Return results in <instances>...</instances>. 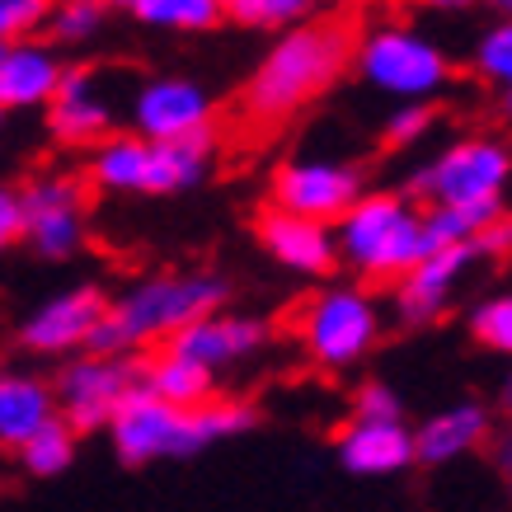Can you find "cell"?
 <instances>
[{
	"label": "cell",
	"mask_w": 512,
	"mask_h": 512,
	"mask_svg": "<svg viewBox=\"0 0 512 512\" xmlns=\"http://www.w3.org/2000/svg\"><path fill=\"white\" fill-rule=\"evenodd\" d=\"M226 306V282L221 278H160L141 282L118 306H104L99 325L90 329V353H137L146 343L165 339L179 325L212 315Z\"/></svg>",
	"instance_id": "7a4b0ae2"
},
{
	"label": "cell",
	"mask_w": 512,
	"mask_h": 512,
	"mask_svg": "<svg viewBox=\"0 0 512 512\" xmlns=\"http://www.w3.org/2000/svg\"><path fill=\"white\" fill-rule=\"evenodd\" d=\"M141 386V357H85V362H71L57 381V400L66 409V423L71 428H104L113 419V409L123 404L127 390Z\"/></svg>",
	"instance_id": "8992f818"
},
{
	"label": "cell",
	"mask_w": 512,
	"mask_h": 512,
	"mask_svg": "<svg viewBox=\"0 0 512 512\" xmlns=\"http://www.w3.org/2000/svg\"><path fill=\"white\" fill-rule=\"evenodd\" d=\"M104 306H109V301H104L99 292L57 296V301H47L43 311L24 325V343L38 348V353H66V348H76V343L90 339V329L99 325Z\"/></svg>",
	"instance_id": "e0dca14e"
},
{
	"label": "cell",
	"mask_w": 512,
	"mask_h": 512,
	"mask_svg": "<svg viewBox=\"0 0 512 512\" xmlns=\"http://www.w3.org/2000/svg\"><path fill=\"white\" fill-rule=\"evenodd\" d=\"M132 10L146 24H165V29H212L226 15V0H137Z\"/></svg>",
	"instance_id": "4316f807"
},
{
	"label": "cell",
	"mask_w": 512,
	"mask_h": 512,
	"mask_svg": "<svg viewBox=\"0 0 512 512\" xmlns=\"http://www.w3.org/2000/svg\"><path fill=\"white\" fill-rule=\"evenodd\" d=\"M376 306L362 292H325L301 315V334L315 362L348 367L376 343Z\"/></svg>",
	"instance_id": "5b68a950"
},
{
	"label": "cell",
	"mask_w": 512,
	"mask_h": 512,
	"mask_svg": "<svg viewBox=\"0 0 512 512\" xmlns=\"http://www.w3.org/2000/svg\"><path fill=\"white\" fill-rule=\"evenodd\" d=\"M94 184L118 188V193H141L146 188V141L137 137H113L104 141V151L94 156Z\"/></svg>",
	"instance_id": "d4e9b609"
},
{
	"label": "cell",
	"mask_w": 512,
	"mask_h": 512,
	"mask_svg": "<svg viewBox=\"0 0 512 512\" xmlns=\"http://www.w3.org/2000/svg\"><path fill=\"white\" fill-rule=\"evenodd\" d=\"M428 5H433V10H466L470 0H428Z\"/></svg>",
	"instance_id": "d590c367"
},
{
	"label": "cell",
	"mask_w": 512,
	"mask_h": 512,
	"mask_svg": "<svg viewBox=\"0 0 512 512\" xmlns=\"http://www.w3.org/2000/svg\"><path fill=\"white\" fill-rule=\"evenodd\" d=\"M24 235V207H19V193L0 188V249H10Z\"/></svg>",
	"instance_id": "e575fe53"
},
{
	"label": "cell",
	"mask_w": 512,
	"mask_h": 512,
	"mask_svg": "<svg viewBox=\"0 0 512 512\" xmlns=\"http://www.w3.org/2000/svg\"><path fill=\"white\" fill-rule=\"evenodd\" d=\"M357 198V174L343 165H325V160H296L273 179V207L296 212V217L334 221L348 212V202Z\"/></svg>",
	"instance_id": "30bf717a"
},
{
	"label": "cell",
	"mask_w": 512,
	"mask_h": 512,
	"mask_svg": "<svg viewBox=\"0 0 512 512\" xmlns=\"http://www.w3.org/2000/svg\"><path fill=\"white\" fill-rule=\"evenodd\" d=\"M357 47V19L348 10L320 24H301L278 43V52H268V62L259 66V76L245 90V118L254 123H278L292 118L301 104H311L329 80L339 76Z\"/></svg>",
	"instance_id": "6da1fadb"
},
{
	"label": "cell",
	"mask_w": 512,
	"mask_h": 512,
	"mask_svg": "<svg viewBox=\"0 0 512 512\" xmlns=\"http://www.w3.org/2000/svg\"><path fill=\"white\" fill-rule=\"evenodd\" d=\"M212 160V127L188 132V137H146V188L141 193H174V188L198 184Z\"/></svg>",
	"instance_id": "d6986e66"
},
{
	"label": "cell",
	"mask_w": 512,
	"mask_h": 512,
	"mask_svg": "<svg viewBox=\"0 0 512 512\" xmlns=\"http://www.w3.org/2000/svg\"><path fill=\"white\" fill-rule=\"evenodd\" d=\"M52 15V0H0V38H24Z\"/></svg>",
	"instance_id": "4dcf8cb0"
},
{
	"label": "cell",
	"mask_w": 512,
	"mask_h": 512,
	"mask_svg": "<svg viewBox=\"0 0 512 512\" xmlns=\"http://www.w3.org/2000/svg\"><path fill=\"white\" fill-rule=\"evenodd\" d=\"M141 386L160 395L165 404H174V409H188V404H202L212 395V367L165 348V353L141 362Z\"/></svg>",
	"instance_id": "44dd1931"
},
{
	"label": "cell",
	"mask_w": 512,
	"mask_h": 512,
	"mask_svg": "<svg viewBox=\"0 0 512 512\" xmlns=\"http://www.w3.org/2000/svg\"><path fill=\"white\" fill-rule=\"evenodd\" d=\"M339 245L367 278H400L404 268L423 254L419 212L404 198H390V193L353 198L348 212H343Z\"/></svg>",
	"instance_id": "3957f363"
},
{
	"label": "cell",
	"mask_w": 512,
	"mask_h": 512,
	"mask_svg": "<svg viewBox=\"0 0 512 512\" xmlns=\"http://www.w3.org/2000/svg\"><path fill=\"white\" fill-rule=\"evenodd\" d=\"M71 451H76V428L66 419H52L38 423L24 442H19V456H24V466L33 470V475H57V470L71 466Z\"/></svg>",
	"instance_id": "484cf974"
},
{
	"label": "cell",
	"mask_w": 512,
	"mask_h": 512,
	"mask_svg": "<svg viewBox=\"0 0 512 512\" xmlns=\"http://www.w3.org/2000/svg\"><path fill=\"white\" fill-rule=\"evenodd\" d=\"M264 339H268V329L259 320H217V311H212V315H198V320L179 325L174 334H165V348H174V353H184L217 372V367L235 362V357H249Z\"/></svg>",
	"instance_id": "8fae6325"
},
{
	"label": "cell",
	"mask_w": 512,
	"mask_h": 512,
	"mask_svg": "<svg viewBox=\"0 0 512 512\" xmlns=\"http://www.w3.org/2000/svg\"><path fill=\"white\" fill-rule=\"evenodd\" d=\"M357 62L376 90L404 94V99L442 90V80L451 76L447 57L414 29H376L372 38L357 43Z\"/></svg>",
	"instance_id": "277c9868"
},
{
	"label": "cell",
	"mask_w": 512,
	"mask_h": 512,
	"mask_svg": "<svg viewBox=\"0 0 512 512\" xmlns=\"http://www.w3.org/2000/svg\"><path fill=\"white\" fill-rule=\"evenodd\" d=\"M47 104H52V137L66 146H90V141L109 137L113 113L104 104V94L94 90L90 71H62Z\"/></svg>",
	"instance_id": "4fadbf2b"
},
{
	"label": "cell",
	"mask_w": 512,
	"mask_h": 512,
	"mask_svg": "<svg viewBox=\"0 0 512 512\" xmlns=\"http://www.w3.org/2000/svg\"><path fill=\"white\" fill-rule=\"evenodd\" d=\"M113 5H137V0H113Z\"/></svg>",
	"instance_id": "8d00e7d4"
},
{
	"label": "cell",
	"mask_w": 512,
	"mask_h": 512,
	"mask_svg": "<svg viewBox=\"0 0 512 512\" xmlns=\"http://www.w3.org/2000/svg\"><path fill=\"white\" fill-rule=\"evenodd\" d=\"M52 29H57V38H66V43L90 38V33L99 29V0H66L62 10L52 15Z\"/></svg>",
	"instance_id": "1f68e13d"
},
{
	"label": "cell",
	"mask_w": 512,
	"mask_h": 512,
	"mask_svg": "<svg viewBox=\"0 0 512 512\" xmlns=\"http://www.w3.org/2000/svg\"><path fill=\"white\" fill-rule=\"evenodd\" d=\"M57 414L52 390L33 376H5L0 381V447H19L24 437Z\"/></svg>",
	"instance_id": "7402d4cb"
},
{
	"label": "cell",
	"mask_w": 512,
	"mask_h": 512,
	"mask_svg": "<svg viewBox=\"0 0 512 512\" xmlns=\"http://www.w3.org/2000/svg\"><path fill=\"white\" fill-rule=\"evenodd\" d=\"M62 66L52 62V52L24 38H0V109H33L47 104V94L57 90Z\"/></svg>",
	"instance_id": "2e32d148"
},
{
	"label": "cell",
	"mask_w": 512,
	"mask_h": 512,
	"mask_svg": "<svg viewBox=\"0 0 512 512\" xmlns=\"http://www.w3.org/2000/svg\"><path fill=\"white\" fill-rule=\"evenodd\" d=\"M357 419H400V404L386 386H362L357 395Z\"/></svg>",
	"instance_id": "836d02e7"
},
{
	"label": "cell",
	"mask_w": 512,
	"mask_h": 512,
	"mask_svg": "<svg viewBox=\"0 0 512 512\" xmlns=\"http://www.w3.org/2000/svg\"><path fill=\"white\" fill-rule=\"evenodd\" d=\"M137 127L151 141L188 137V132L212 127V104H207V94H202L198 85H188V80H151V85L137 94Z\"/></svg>",
	"instance_id": "7c38bea8"
},
{
	"label": "cell",
	"mask_w": 512,
	"mask_h": 512,
	"mask_svg": "<svg viewBox=\"0 0 512 512\" xmlns=\"http://www.w3.org/2000/svg\"><path fill=\"white\" fill-rule=\"evenodd\" d=\"M503 217V202L480 198V202H437L428 217H419L423 226V254L442 245H470L489 221Z\"/></svg>",
	"instance_id": "603a6c76"
},
{
	"label": "cell",
	"mask_w": 512,
	"mask_h": 512,
	"mask_svg": "<svg viewBox=\"0 0 512 512\" xmlns=\"http://www.w3.org/2000/svg\"><path fill=\"white\" fill-rule=\"evenodd\" d=\"M484 433H489V414H484L480 404H456L447 414L428 419V428H419L414 456H419L423 466H442V461H456L470 447H480Z\"/></svg>",
	"instance_id": "ffe728a7"
},
{
	"label": "cell",
	"mask_w": 512,
	"mask_h": 512,
	"mask_svg": "<svg viewBox=\"0 0 512 512\" xmlns=\"http://www.w3.org/2000/svg\"><path fill=\"white\" fill-rule=\"evenodd\" d=\"M494 5H503V10H508V0H494Z\"/></svg>",
	"instance_id": "74e56055"
},
{
	"label": "cell",
	"mask_w": 512,
	"mask_h": 512,
	"mask_svg": "<svg viewBox=\"0 0 512 512\" xmlns=\"http://www.w3.org/2000/svg\"><path fill=\"white\" fill-rule=\"evenodd\" d=\"M475 249L470 245H442V249H428V254H419L414 264L400 273V311L404 320H433L437 311H442V301H447L451 282H456V273H461V264H466Z\"/></svg>",
	"instance_id": "ac0fdd59"
},
{
	"label": "cell",
	"mask_w": 512,
	"mask_h": 512,
	"mask_svg": "<svg viewBox=\"0 0 512 512\" xmlns=\"http://www.w3.org/2000/svg\"><path fill=\"white\" fill-rule=\"evenodd\" d=\"M85 193H80L76 179H33L24 193H19V207H24V235L33 245L62 259L80 245V231H85Z\"/></svg>",
	"instance_id": "9c48e42d"
},
{
	"label": "cell",
	"mask_w": 512,
	"mask_h": 512,
	"mask_svg": "<svg viewBox=\"0 0 512 512\" xmlns=\"http://www.w3.org/2000/svg\"><path fill=\"white\" fill-rule=\"evenodd\" d=\"M113 442L127 466H146L156 456H184V409L165 404L146 386L127 390L113 409Z\"/></svg>",
	"instance_id": "ba28073f"
},
{
	"label": "cell",
	"mask_w": 512,
	"mask_h": 512,
	"mask_svg": "<svg viewBox=\"0 0 512 512\" xmlns=\"http://www.w3.org/2000/svg\"><path fill=\"white\" fill-rule=\"evenodd\" d=\"M508 184V151L498 141H461L447 156H437V165L414 179V193L433 202H480V198H503Z\"/></svg>",
	"instance_id": "52a82bcc"
},
{
	"label": "cell",
	"mask_w": 512,
	"mask_h": 512,
	"mask_svg": "<svg viewBox=\"0 0 512 512\" xmlns=\"http://www.w3.org/2000/svg\"><path fill=\"white\" fill-rule=\"evenodd\" d=\"M475 66H480L484 80H494V85H508L512 76V29L508 24H498L480 38V52H475Z\"/></svg>",
	"instance_id": "f546056e"
},
{
	"label": "cell",
	"mask_w": 512,
	"mask_h": 512,
	"mask_svg": "<svg viewBox=\"0 0 512 512\" xmlns=\"http://www.w3.org/2000/svg\"><path fill=\"white\" fill-rule=\"evenodd\" d=\"M470 329H475V339H480L484 348L508 353V348H512V301H508V296L484 301L480 311H475V320H470Z\"/></svg>",
	"instance_id": "f1b7e54d"
},
{
	"label": "cell",
	"mask_w": 512,
	"mask_h": 512,
	"mask_svg": "<svg viewBox=\"0 0 512 512\" xmlns=\"http://www.w3.org/2000/svg\"><path fill=\"white\" fill-rule=\"evenodd\" d=\"M339 456L353 475H395L414 461V433L400 419H357L339 437Z\"/></svg>",
	"instance_id": "9a60e30c"
},
{
	"label": "cell",
	"mask_w": 512,
	"mask_h": 512,
	"mask_svg": "<svg viewBox=\"0 0 512 512\" xmlns=\"http://www.w3.org/2000/svg\"><path fill=\"white\" fill-rule=\"evenodd\" d=\"M428 123H433V109H428V104L400 109L395 118H390V127H386V146H404V141L423 137V132H428Z\"/></svg>",
	"instance_id": "d6a6232c"
},
{
	"label": "cell",
	"mask_w": 512,
	"mask_h": 512,
	"mask_svg": "<svg viewBox=\"0 0 512 512\" xmlns=\"http://www.w3.org/2000/svg\"><path fill=\"white\" fill-rule=\"evenodd\" d=\"M249 423H254V414H249L245 404H221V400H212V395H207L202 404H188L184 409V456L188 451H198V447H207V442L245 433Z\"/></svg>",
	"instance_id": "cb8c5ba5"
},
{
	"label": "cell",
	"mask_w": 512,
	"mask_h": 512,
	"mask_svg": "<svg viewBox=\"0 0 512 512\" xmlns=\"http://www.w3.org/2000/svg\"><path fill=\"white\" fill-rule=\"evenodd\" d=\"M259 240L268 254H278L282 264L301 268V273H329L334 268V235L325 231V221L296 217L282 207H268L259 217Z\"/></svg>",
	"instance_id": "5bb4252c"
},
{
	"label": "cell",
	"mask_w": 512,
	"mask_h": 512,
	"mask_svg": "<svg viewBox=\"0 0 512 512\" xmlns=\"http://www.w3.org/2000/svg\"><path fill=\"white\" fill-rule=\"evenodd\" d=\"M311 10V0H226V15L254 29H278Z\"/></svg>",
	"instance_id": "83f0119b"
}]
</instances>
